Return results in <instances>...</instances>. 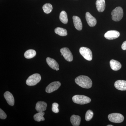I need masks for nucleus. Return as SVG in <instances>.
<instances>
[{
    "mask_svg": "<svg viewBox=\"0 0 126 126\" xmlns=\"http://www.w3.org/2000/svg\"><path fill=\"white\" fill-rule=\"evenodd\" d=\"M111 14L113 20L115 21H119L123 17V10L121 7L119 6L116 7L113 10Z\"/></svg>",
    "mask_w": 126,
    "mask_h": 126,
    "instance_id": "3",
    "label": "nucleus"
},
{
    "mask_svg": "<svg viewBox=\"0 0 126 126\" xmlns=\"http://www.w3.org/2000/svg\"><path fill=\"white\" fill-rule=\"evenodd\" d=\"M108 119L110 122L115 123H121L124 121V117L119 113H111L108 116Z\"/></svg>",
    "mask_w": 126,
    "mask_h": 126,
    "instance_id": "6",
    "label": "nucleus"
},
{
    "mask_svg": "<svg viewBox=\"0 0 126 126\" xmlns=\"http://www.w3.org/2000/svg\"><path fill=\"white\" fill-rule=\"evenodd\" d=\"M59 106L58 104L56 103H54L52 104V111L55 113L59 112V110L58 108Z\"/></svg>",
    "mask_w": 126,
    "mask_h": 126,
    "instance_id": "25",
    "label": "nucleus"
},
{
    "mask_svg": "<svg viewBox=\"0 0 126 126\" xmlns=\"http://www.w3.org/2000/svg\"><path fill=\"white\" fill-rule=\"evenodd\" d=\"M7 117V115L4 112L0 109V118L1 119H5Z\"/></svg>",
    "mask_w": 126,
    "mask_h": 126,
    "instance_id": "26",
    "label": "nucleus"
},
{
    "mask_svg": "<svg viewBox=\"0 0 126 126\" xmlns=\"http://www.w3.org/2000/svg\"><path fill=\"white\" fill-rule=\"evenodd\" d=\"M86 18L88 24L90 27H94L96 24L97 20L96 18L93 16L89 12L86 14Z\"/></svg>",
    "mask_w": 126,
    "mask_h": 126,
    "instance_id": "10",
    "label": "nucleus"
},
{
    "mask_svg": "<svg viewBox=\"0 0 126 126\" xmlns=\"http://www.w3.org/2000/svg\"><path fill=\"white\" fill-rule=\"evenodd\" d=\"M115 87L118 90H126V81L119 80L115 82L114 84Z\"/></svg>",
    "mask_w": 126,
    "mask_h": 126,
    "instance_id": "12",
    "label": "nucleus"
},
{
    "mask_svg": "<svg viewBox=\"0 0 126 126\" xmlns=\"http://www.w3.org/2000/svg\"><path fill=\"white\" fill-rule=\"evenodd\" d=\"M60 20L62 23L67 24L68 22L67 15V13L64 11L61 12L60 14Z\"/></svg>",
    "mask_w": 126,
    "mask_h": 126,
    "instance_id": "22",
    "label": "nucleus"
},
{
    "mask_svg": "<svg viewBox=\"0 0 126 126\" xmlns=\"http://www.w3.org/2000/svg\"><path fill=\"white\" fill-rule=\"evenodd\" d=\"M96 5L98 11L100 12H103L106 8L105 0H97Z\"/></svg>",
    "mask_w": 126,
    "mask_h": 126,
    "instance_id": "17",
    "label": "nucleus"
},
{
    "mask_svg": "<svg viewBox=\"0 0 126 126\" xmlns=\"http://www.w3.org/2000/svg\"><path fill=\"white\" fill-rule=\"evenodd\" d=\"M122 49L123 50H126V41H124L122 45Z\"/></svg>",
    "mask_w": 126,
    "mask_h": 126,
    "instance_id": "27",
    "label": "nucleus"
},
{
    "mask_svg": "<svg viewBox=\"0 0 126 126\" xmlns=\"http://www.w3.org/2000/svg\"><path fill=\"white\" fill-rule=\"evenodd\" d=\"M73 19L74 24L76 29L81 30L82 29V24L80 18L77 16H73Z\"/></svg>",
    "mask_w": 126,
    "mask_h": 126,
    "instance_id": "13",
    "label": "nucleus"
},
{
    "mask_svg": "<svg viewBox=\"0 0 126 126\" xmlns=\"http://www.w3.org/2000/svg\"><path fill=\"white\" fill-rule=\"evenodd\" d=\"M36 52L33 49H29L26 51L24 56L26 59H30L33 58L36 55Z\"/></svg>",
    "mask_w": 126,
    "mask_h": 126,
    "instance_id": "20",
    "label": "nucleus"
},
{
    "mask_svg": "<svg viewBox=\"0 0 126 126\" xmlns=\"http://www.w3.org/2000/svg\"><path fill=\"white\" fill-rule=\"evenodd\" d=\"M45 113L44 112H40L36 113L34 115V118L35 121L39 122L45 120V118L44 117Z\"/></svg>",
    "mask_w": 126,
    "mask_h": 126,
    "instance_id": "19",
    "label": "nucleus"
},
{
    "mask_svg": "<svg viewBox=\"0 0 126 126\" xmlns=\"http://www.w3.org/2000/svg\"><path fill=\"white\" fill-rule=\"evenodd\" d=\"M43 9L44 12L46 14H49L52 11L53 6L49 3H46L43 5Z\"/></svg>",
    "mask_w": 126,
    "mask_h": 126,
    "instance_id": "23",
    "label": "nucleus"
},
{
    "mask_svg": "<svg viewBox=\"0 0 126 126\" xmlns=\"http://www.w3.org/2000/svg\"><path fill=\"white\" fill-rule=\"evenodd\" d=\"M72 100L75 103L81 105L89 103L91 101L90 98L83 95H75L72 98Z\"/></svg>",
    "mask_w": 126,
    "mask_h": 126,
    "instance_id": "2",
    "label": "nucleus"
},
{
    "mask_svg": "<svg viewBox=\"0 0 126 126\" xmlns=\"http://www.w3.org/2000/svg\"><path fill=\"white\" fill-rule=\"evenodd\" d=\"M41 79V75L39 74H34L31 75L27 79L26 84L28 86H35L38 83Z\"/></svg>",
    "mask_w": 126,
    "mask_h": 126,
    "instance_id": "4",
    "label": "nucleus"
},
{
    "mask_svg": "<svg viewBox=\"0 0 126 126\" xmlns=\"http://www.w3.org/2000/svg\"><path fill=\"white\" fill-rule=\"evenodd\" d=\"M70 120L73 126H79L80 125L81 118L79 116L73 115L71 116Z\"/></svg>",
    "mask_w": 126,
    "mask_h": 126,
    "instance_id": "18",
    "label": "nucleus"
},
{
    "mask_svg": "<svg viewBox=\"0 0 126 126\" xmlns=\"http://www.w3.org/2000/svg\"><path fill=\"white\" fill-rule=\"evenodd\" d=\"M59 70V68H57L56 70V71H58V70Z\"/></svg>",
    "mask_w": 126,
    "mask_h": 126,
    "instance_id": "28",
    "label": "nucleus"
},
{
    "mask_svg": "<svg viewBox=\"0 0 126 126\" xmlns=\"http://www.w3.org/2000/svg\"><path fill=\"white\" fill-rule=\"evenodd\" d=\"M79 52L86 60L90 61L92 60V53L90 49L86 47H81L79 49Z\"/></svg>",
    "mask_w": 126,
    "mask_h": 126,
    "instance_id": "5",
    "label": "nucleus"
},
{
    "mask_svg": "<svg viewBox=\"0 0 126 126\" xmlns=\"http://www.w3.org/2000/svg\"><path fill=\"white\" fill-rule=\"evenodd\" d=\"M61 85V83L59 81L53 82L47 86L46 89V92L48 93L53 92L58 90Z\"/></svg>",
    "mask_w": 126,
    "mask_h": 126,
    "instance_id": "8",
    "label": "nucleus"
},
{
    "mask_svg": "<svg viewBox=\"0 0 126 126\" xmlns=\"http://www.w3.org/2000/svg\"><path fill=\"white\" fill-rule=\"evenodd\" d=\"M110 64L111 68L114 71H117L121 69L122 65L121 63L116 60H110Z\"/></svg>",
    "mask_w": 126,
    "mask_h": 126,
    "instance_id": "16",
    "label": "nucleus"
},
{
    "mask_svg": "<svg viewBox=\"0 0 126 126\" xmlns=\"http://www.w3.org/2000/svg\"><path fill=\"white\" fill-rule=\"evenodd\" d=\"M60 52L65 60L69 62L73 61V55L69 49L67 47L62 48L60 49Z\"/></svg>",
    "mask_w": 126,
    "mask_h": 126,
    "instance_id": "7",
    "label": "nucleus"
},
{
    "mask_svg": "<svg viewBox=\"0 0 126 126\" xmlns=\"http://www.w3.org/2000/svg\"><path fill=\"white\" fill-rule=\"evenodd\" d=\"M54 31L55 33L61 36H65L67 35V30L61 27H57Z\"/></svg>",
    "mask_w": 126,
    "mask_h": 126,
    "instance_id": "21",
    "label": "nucleus"
},
{
    "mask_svg": "<svg viewBox=\"0 0 126 126\" xmlns=\"http://www.w3.org/2000/svg\"><path fill=\"white\" fill-rule=\"evenodd\" d=\"M46 62L49 66L53 69L56 70L59 67V65L58 63L54 59L48 57L46 59Z\"/></svg>",
    "mask_w": 126,
    "mask_h": 126,
    "instance_id": "15",
    "label": "nucleus"
},
{
    "mask_svg": "<svg viewBox=\"0 0 126 126\" xmlns=\"http://www.w3.org/2000/svg\"><path fill=\"white\" fill-rule=\"evenodd\" d=\"M94 113L92 111L89 110L87 111L85 116V119L87 121H90L93 116Z\"/></svg>",
    "mask_w": 126,
    "mask_h": 126,
    "instance_id": "24",
    "label": "nucleus"
},
{
    "mask_svg": "<svg viewBox=\"0 0 126 126\" xmlns=\"http://www.w3.org/2000/svg\"><path fill=\"white\" fill-rule=\"evenodd\" d=\"M112 126V125H107V126Z\"/></svg>",
    "mask_w": 126,
    "mask_h": 126,
    "instance_id": "29",
    "label": "nucleus"
},
{
    "mask_svg": "<svg viewBox=\"0 0 126 126\" xmlns=\"http://www.w3.org/2000/svg\"><path fill=\"white\" fill-rule=\"evenodd\" d=\"M4 97L7 103L10 106H14L15 104V99L11 93L6 91L4 94Z\"/></svg>",
    "mask_w": 126,
    "mask_h": 126,
    "instance_id": "11",
    "label": "nucleus"
},
{
    "mask_svg": "<svg viewBox=\"0 0 126 126\" xmlns=\"http://www.w3.org/2000/svg\"><path fill=\"white\" fill-rule=\"evenodd\" d=\"M75 82L79 86L84 88H90L92 86V81L87 76H79L75 79Z\"/></svg>",
    "mask_w": 126,
    "mask_h": 126,
    "instance_id": "1",
    "label": "nucleus"
},
{
    "mask_svg": "<svg viewBox=\"0 0 126 126\" xmlns=\"http://www.w3.org/2000/svg\"><path fill=\"white\" fill-rule=\"evenodd\" d=\"M47 104L45 102L39 101L36 103L35 109L38 112H44L46 110Z\"/></svg>",
    "mask_w": 126,
    "mask_h": 126,
    "instance_id": "14",
    "label": "nucleus"
},
{
    "mask_svg": "<svg viewBox=\"0 0 126 126\" xmlns=\"http://www.w3.org/2000/svg\"><path fill=\"white\" fill-rule=\"evenodd\" d=\"M104 36L105 38L107 39H115L119 37L120 36V33L119 32L117 31H109L106 32Z\"/></svg>",
    "mask_w": 126,
    "mask_h": 126,
    "instance_id": "9",
    "label": "nucleus"
}]
</instances>
